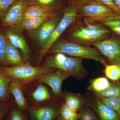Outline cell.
<instances>
[{"mask_svg":"<svg viewBox=\"0 0 120 120\" xmlns=\"http://www.w3.org/2000/svg\"><path fill=\"white\" fill-rule=\"evenodd\" d=\"M54 69L45 66L33 67L27 63L16 67H0V70L5 75L22 83L39 79L44 76L53 72Z\"/></svg>","mask_w":120,"mask_h":120,"instance_id":"cell-1","label":"cell"},{"mask_svg":"<svg viewBox=\"0 0 120 120\" xmlns=\"http://www.w3.org/2000/svg\"><path fill=\"white\" fill-rule=\"evenodd\" d=\"M48 53L64 54L75 57L94 60L107 65L105 58L96 49L65 40H61L54 44Z\"/></svg>","mask_w":120,"mask_h":120,"instance_id":"cell-2","label":"cell"},{"mask_svg":"<svg viewBox=\"0 0 120 120\" xmlns=\"http://www.w3.org/2000/svg\"><path fill=\"white\" fill-rule=\"evenodd\" d=\"M110 31L104 26L90 24L74 30L71 37L75 43L86 46L107 38L110 36Z\"/></svg>","mask_w":120,"mask_h":120,"instance_id":"cell-3","label":"cell"},{"mask_svg":"<svg viewBox=\"0 0 120 120\" xmlns=\"http://www.w3.org/2000/svg\"><path fill=\"white\" fill-rule=\"evenodd\" d=\"M82 60L81 58L67 56L64 54L56 53L47 59L43 66L68 72L72 76H79L86 72Z\"/></svg>","mask_w":120,"mask_h":120,"instance_id":"cell-4","label":"cell"},{"mask_svg":"<svg viewBox=\"0 0 120 120\" xmlns=\"http://www.w3.org/2000/svg\"><path fill=\"white\" fill-rule=\"evenodd\" d=\"M78 9L79 7L76 5H72L65 11L64 15L58 25L45 45L41 48L37 60L38 62L39 63L41 62L46 54L60 36L75 21L77 15Z\"/></svg>","mask_w":120,"mask_h":120,"instance_id":"cell-5","label":"cell"},{"mask_svg":"<svg viewBox=\"0 0 120 120\" xmlns=\"http://www.w3.org/2000/svg\"><path fill=\"white\" fill-rule=\"evenodd\" d=\"M78 13L83 17L101 22L120 18V15L112 9L95 2L87 3L80 7Z\"/></svg>","mask_w":120,"mask_h":120,"instance_id":"cell-6","label":"cell"},{"mask_svg":"<svg viewBox=\"0 0 120 120\" xmlns=\"http://www.w3.org/2000/svg\"><path fill=\"white\" fill-rule=\"evenodd\" d=\"M93 45L107 58L111 64L120 66V37L114 34Z\"/></svg>","mask_w":120,"mask_h":120,"instance_id":"cell-7","label":"cell"},{"mask_svg":"<svg viewBox=\"0 0 120 120\" xmlns=\"http://www.w3.org/2000/svg\"><path fill=\"white\" fill-rule=\"evenodd\" d=\"M29 6L27 0H16L2 16L1 26L2 27L14 26L22 20L26 8Z\"/></svg>","mask_w":120,"mask_h":120,"instance_id":"cell-8","label":"cell"},{"mask_svg":"<svg viewBox=\"0 0 120 120\" xmlns=\"http://www.w3.org/2000/svg\"><path fill=\"white\" fill-rule=\"evenodd\" d=\"M61 19L59 16H56L51 17L44 22L37 30L30 31V35L41 47H42L49 38Z\"/></svg>","mask_w":120,"mask_h":120,"instance_id":"cell-9","label":"cell"},{"mask_svg":"<svg viewBox=\"0 0 120 120\" xmlns=\"http://www.w3.org/2000/svg\"><path fill=\"white\" fill-rule=\"evenodd\" d=\"M71 76L72 75L71 73L59 70L56 72L44 76L38 80V82L49 85L52 88L53 93L58 95L61 93L63 81Z\"/></svg>","mask_w":120,"mask_h":120,"instance_id":"cell-10","label":"cell"},{"mask_svg":"<svg viewBox=\"0 0 120 120\" xmlns=\"http://www.w3.org/2000/svg\"><path fill=\"white\" fill-rule=\"evenodd\" d=\"M5 36L14 47L19 49L22 51L24 60L30 59V50L24 38L21 34L15 31H7L5 32Z\"/></svg>","mask_w":120,"mask_h":120,"instance_id":"cell-11","label":"cell"},{"mask_svg":"<svg viewBox=\"0 0 120 120\" xmlns=\"http://www.w3.org/2000/svg\"><path fill=\"white\" fill-rule=\"evenodd\" d=\"M54 8L52 6L40 5H29L26 8L23 20L38 18L46 16H54Z\"/></svg>","mask_w":120,"mask_h":120,"instance_id":"cell-12","label":"cell"},{"mask_svg":"<svg viewBox=\"0 0 120 120\" xmlns=\"http://www.w3.org/2000/svg\"><path fill=\"white\" fill-rule=\"evenodd\" d=\"M28 110L35 120H52L60 114V110L51 106L30 107Z\"/></svg>","mask_w":120,"mask_h":120,"instance_id":"cell-13","label":"cell"},{"mask_svg":"<svg viewBox=\"0 0 120 120\" xmlns=\"http://www.w3.org/2000/svg\"><path fill=\"white\" fill-rule=\"evenodd\" d=\"M8 87V91L13 95L16 104L21 109L27 108L28 105L24 95L22 83L11 79Z\"/></svg>","mask_w":120,"mask_h":120,"instance_id":"cell-14","label":"cell"},{"mask_svg":"<svg viewBox=\"0 0 120 120\" xmlns=\"http://www.w3.org/2000/svg\"><path fill=\"white\" fill-rule=\"evenodd\" d=\"M54 16H46L38 18L23 20L13 27L17 30L32 31L37 30L44 22Z\"/></svg>","mask_w":120,"mask_h":120,"instance_id":"cell-15","label":"cell"},{"mask_svg":"<svg viewBox=\"0 0 120 120\" xmlns=\"http://www.w3.org/2000/svg\"><path fill=\"white\" fill-rule=\"evenodd\" d=\"M5 57L7 63L14 67L26 64L24 61L17 49L14 47L7 39Z\"/></svg>","mask_w":120,"mask_h":120,"instance_id":"cell-16","label":"cell"},{"mask_svg":"<svg viewBox=\"0 0 120 120\" xmlns=\"http://www.w3.org/2000/svg\"><path fill=\"white\" fill-rule=\"evenodd\" d=\"M95 107L101 120H120V116L118 113L101 101H97Z\"/></svg>","mask_w":120,"mask_h":120,"instance_id":"cell-17","label":"cell"},{"mask_svg":"<svg viewBox=\"0 0 120 120\" xmlns=\"http://www.w3.org/2000/svg\"><path fill=\"white\" fill-rule=\"evenodd\" d=\"M110 83L106 78L99 77L91 80L88 89L97 93L103 91L111 86Z\"/></svg>","mask_w":120,"mask_h":120,"instance_id":"cell-18","label":"cell"},{"mask_svg":"<svg viewBox=\"0 0 120 120\" xmlns=\"http://www.w3.org/2000/svg\"><path fill=\"white\" fill-rule=\"evenodd\" d=\"M31 95L34 101L38 102L47 101L50 97L49 90L42 84H39Z\"/></svg>","mask_w":120,"mask_h":120,"instance_id":"cell-19","label":"cell"},{"mask_svg":"<svg viewBox=\"0 0 120 120\" xmlns=\"http://www.w3.org/2000/svg\"><path fill=\"white\" fill-rule=\"evenodd\" d=\"M11 80L0 70V101L4 100L8 97L9 86Z\"/></svg>","mask_w":120,"mask_h":120,"instance_id":"cell-20","label":"cell"},{"mask_svg":"<svg viewBox=\"0 0 120 120\" xmlns=\"http://www.w3.org/2000/svg\"><path fill=\"white\" fill-rule=\"evenodd\" d=\"M97 94L103 98L120 97V82H117L111 83L110 86L107 89Z\"/></svg>","mask_w":120,"mask_h":120,"instance_id":"cell-21","label":"cell"},{"mask_svg":"<svg viewBox=\"0 0 120 120\" xmlns=\"http://www.w3.org/2000/svg\"><path fill=\"white\" fill-rule=\"evenodd\" d=\"M105 72L106 76L114 81L120 79V66L118 65H106Z\"/></svg>","mask_w":120,"mask_h":120,"instance_id":"cell-22","label":"cell"},{"mask_svg":"<svg viewBox=\"0 0 120 120\" xmlns=\"http://www.w3.org/2000/svg\"><path fill=\"white\" fill-rule=\"evenodd\" d=\"M101 101L105 105L115 110L120 116V97H101Z\"/></svg>","mask_w":120,"mask_h":120,"instance_id":"cell-23","label":"cell"},{"mask_svg":"<svg viewBox=\"0 0 120 120\" xmlns=\"http://www.w3.org/2000/svg\"><path fill=\"white\" fill-rule=\"evenodd\" d=\"M60 114L63 120H77L79 118L75 112L69 108L65 104L61 107Z\"/></svg>","mask_w":120,"mask_h":120,"instance_id":"cell-24","label":"cell"},{"mask_svg":"<svg viewBox=\"0 0 120 120\" xmlns=\"http://www.w3.org/2000/svg\"><path fill=\"white\" fill-rule=\"evenodd\" d=\"M65 105L72 110L76 112L79 109L81 101L77 97L71 95H68L64 98Z\"/></svg>","mask_w":120,"mask_h":120,"instance_id":"cell-25","label":"cell"},{"mask_svg":"<svg viewBox=\"0 0 120 120\" xmlns=\"http://www.w3.org/2000/svg\"><path fill=\"white\" fill-rule=\"evenodd\" d=\"M101 22L104 26H106L115 34L120 37V18Z\"/></svg>","mask_w":120,"mask_h":120,"instance_id":"cell-26","label":"cell"},{"mask_svg":"<svg viewBox=\"0 0 120 120\" xmlns=\"http://www.w3.org/2000/svg\"><path fill=\"white\" fill-rule=\"evenodd\" d=\"M7 41L5 35L0 31V64L2 65L7 64L5 57Z\"/></svg>","mask_w":120,"mask_h":120,"instance_id":"cell-27","label":"cell"},{"mask_svg":"<svg viewBox=\"0 0 120 120\" xmlns=\"http://www.w3.org/2000/svg\"><path fill=\"white\" fill-rule=\"evenodd\" d=\"M16 0H0V19L11 5Z\"/></svg>","mask_w":120,"mask_h":120,"instance_id":"cell-28","label":"cell"},{"mask_svg":"<svg viewBox=\"0 0 120 120\" xmlns=\"http://www.w3.org/2000/svg\"><path fill=\"white\" fill-rule=\"evenodd\" d=\"M57 0H27L29 5H40L45 6H52Z\"/></svg>","mask_w":120,"mask_h":120,"instance_id":"cell-29","label":"cell"},{"mask_svg":"<svg viewBox=\"0 0 120 120\" xmlns=\"http://www.w3.org/2000/svg\"><path fill=\"white\" fill-rule=\"evenodd\" d=\"M102 4L112 9L120 15V11L114 2L113 0H99Z\"/></svg>","mask_w":120,"mask_h":120,"instance_id":"cell-30","label":"cell"},{"mask_svg":"<svg viewBox=\"0 0 120 120\" xmlns=\"http://www.w3.org/2000/svg\"><path fill=\"white\" fill-rule=\"evenodd\" d=\"M87 120H98L95 114L89 109H86L82 113Z\"/></svg>","mask_w":120,"mask_h":120,"instance_id":"cell-31","label":"cell"},{"mask_svg":"<svg viewBox=\"0 0 120 120\" xmlns=\"http://www.w3.org/2000/svg\"><path fill=\"white\" fill-rule=\"evenodd\" d=\"M11 120H24L22 114L19 110H14L12 112Z\"/></svg>","mask_w":120,"mask_h":120,"instance_id":"cell-32","label":"cell"},{"mask_svg":"<svg viewBox=\"0 0 120 120\" xmlns=\"http://www.w3.org/2000/svg\"><path fill=\"white\" fill-rule=\"evenodd\" d=\"M8 109V105L0 104V120H2L7 113Z\"/></svg>","mask_w":120,"mask_h":120,"instance_id":"cell-33","label":"cell"},{"mask_svg":"<svg viewBox=\"0 0 120 120\" xmlns=\"http://www.w3.org/2000/svg\"><path fill=\"white\" fill-rule=\"evenodd\" d=\"M82 1H84L85 2H87V3H92V2H95L101 4L99 0H81Z\"/></svg>","mask_w":120,"mask_h":120,"instance_id":"cell-34","label":"cell"},{"mask_svg":"<svg viewBox=\"0 0 120 120\" xmlns=\"http://www.w3.org/2000/svg\"><path fill=\"white\" fill-rule=\"evenodd\" d=\"M113 1L120 11V0H113Z\"/></svg>","mask_w":120,"mask_h":120,"instance_id":"cell-35","label":"cell"},{"mask_svg":"<svg viewBox=\"0 0 120 120\" xmlns=\"http://www.w3.org/2000/svg\"></svg>","mask_w":120,"mask_h":120,"instance_id":"cell-36","label":"cell"}]
</instances>
